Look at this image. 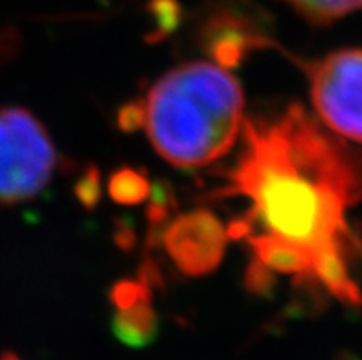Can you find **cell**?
Segmentation results:
<instances>
[{
    "instance_id": "cell-1",
    "label": "cell",
    "mask_w": 362,
    "mask_h": 360,
    "mask_svg": "<svg viewBox=\"0 0 362 360\" xmlns=\"http://www.w3.org/2000/svg\"><path fill=\"white\" fill-rule=\"evenodd\" d=\"M243 195L248 217L309 250L349 257L346 210L362 201V151L346 144L298 103L272 118L243 122V149L214 197ZM315 267V265H313Z\"/></svg>"
},
{
    "instance_id": "cell-2",
    "label": "cell",
    "mask_w": 362,
    "mask_h": 360,
    "mask_svg": "<svg viewBox=\"0 0 362 360\" xmlns=\"http://www.w3.org/2000/svg\"><path fill=\"white\" fill-rule=\"evenodd\" d=\"M243 109L241 85L225 69L202 61L182 64L149 91L147 134L156 153L175 168H202L234 147Z\"/></svg>"
},
{
    "instance_id": "cell-3",
    "label": "cell",
    "mask_w": 362,
    "mask_h": 360,
    "mask_svg": "<svg viewBox=\"0 0 362 360\" xmlns=\"http://www.w3.org/2000/svg\"><path fill=\"white\" fill-rule=\"evenodd\" d=\"M55 166L57 153L42 123L24 109H0V204L33 199Z\"/></svg>"
},
{
    "instance_id": "cell-4",
    "label": "cell",
    "mask_w": 362,
    "mask_h": 360,
    "mask_svg": "<svg viewBox=\"0 0 362 360\" xmlns=\"http://www.w3.org/2000/svg\"><path fill=\"white\" fill-rule=\"evenodd\" d=\"M311 101L329 131L362 144V50L331 52L305 66Z\"/></svg>"
},
{
    "instance_id": "cell-5",
    "label": "cell",
    "mask_w": 362,
    "mask_h": 360,
    "mask_svg": "<svg viewBox=\"0 0 362 360\" xmlns=\"http://www.w3.org/2000/svg\"><path fill=\"white\" fill-rule=\"evenodd\" d=\"M197 42L225 70L239 66L254 50L274 46L269 18L262 9L245 2L214 6L199 21Z\"/></svg>"
},
{
    "instance_id": "cell-6",
    "label": "cell",
    "mask_w": 362,
    "mask_h": 360,
    "mask_svg": "<svg viewBox=\"0 0 362 360\" xmlns=\"http://www.w3.org/2000/svg\"><path fill=\"white\" fill-rule=\"evenodd\" d=\"M226 239V228L208 210L179 215L162 232L165 252L175 267L188 276L214 272L225 255Z\"/></svg>"
},
{
    "instance_id": "cell-7",
    "label": "cell",
    "mask_w": 362,
    "mask_h": 360,
    "mask_svg": "<svg viewBox=\"0 0 362 360\" xmlns=\"http://www.w3.org/2000/svg\"><path fill=\"white\" fill-rule=\"evenodd\" d=\"M247 239L254 252V257L269 267L272 272L294 274L300 281L315 283L313 279L315 257L309 250L269 232L262 236H248Z\"/></svg>"
},
{
    "instance_id": "cell-8",
    "label": "cell",
    "mask_w": 362,
    "mask_h": 360,
    "mask_svg": "<svg viewBox=\"0 0 362 360\" xmlns=\"http://www.w3.org/2000/svg\"><path fill=\"white\" fill-rule=\"evenodd\" d=\"M110 327L118 342L142 349L158 337V316L151 307V301H140L129 309H116Z\"/></svg>"
},
{
    "instance_id": "cell-9",
    "label": "cell",
    "mask_w": 362,
    "mask_h": 360,
    "mask_svg": "<svg viewBox=\"0 0 362 360\" xmlns=\"http://www.w3.org/2000/svg\"><path fill=\"white\" fill-rule=\"evenodd\" d=\"M296 13L317 26L331 24L362 9V0H285Z\"/></svg>"
},
{
    "instance_id": "cell-10",
    "label": "cell",
    "mask_w": 362,
    "mask_h": 360,
    "mask_svg": "<svg viewBox=\"0 0 362 360\" xmlns=\"http://www.w3.org/2000/svg\"><path fill=\"white\" fill-rule=\"evenodd\" d=\"M109 195L118 204H140L151 195V184L140 169L122 168L110 177Z\"/></svg>"
},
{
    "instance_id": "cell-11",
    "label": "cell",
    "mask_w": 362,
    "mask_h": 360,
    "mask_svg": "<svg viewBox=\"0 0 362 360\" xmlns=\"http://www.w3.org/2000/svg\"><path fill=\"white\" fill-rule=\"evenodd\" d=\"M147 11L151 13L153 23H155L151 35L147 37L149 42H158L173 33L182 18V8L177 0H149Z\"/></svg>"
},
{
    "instance_id": "cell-12",
    "label": "cell",
    "mask_w": 362,
    "mask_h": 360,
    "mask_svg": "<svg viewBox=\"0 0 362 360\" xmlns=\"http://www.w3.org/2000/svg\"><path fill=\"white\" fill-rule=\"evenodd\" d=\"M110 300L116 309H129L140 301H151V289L142 279H124L118 281L110 291Z\"/></svg>"
},
{
    "instance_id": "cell-13",
    "label": "cell",
    "mask_w": 362,
    "mask_h": 360,
    "mask_svg": "<svg viewBox=\"0 0 362 360\" xmlns=\"http://www.w3.org/2000/svg\"><path fill=\"white\" fill-rule=\"evenodd\" d=\"M245 283H247L248 291L254 292V294L269 296L276 285V272H272V270L269 269V267H265L259 260L252 257V261H250L247 267Z\"/></svg>"
},
{
    "instance_id": "cell-14",
    "label": "cell",
    "mask_w": 362,
    "mask_h": 360,
    "mask_svg": "<svg viewBox=\"0 0 362 360\" xmlns=\"http://www.w3.org/2000/svg\"><path fill=\"white\" fill-rule=\"evenodd\" d=\"M76 195L85 208L88 210L96 208L101 197L100 171L96 168H88L87 173L79 178V182L76 184Z\"/></svg>"
},
{
    "instance_id": "cell-15",
    "label": "cell",
    "mask_w": 362,
    "mask_h": 360,
    "mask_svg": "<svg viewBox=\"0 0 362 360\" xmlns=\"http://www.w3.org/2000/svg\"><path fill=\"white\" fill-rule=\"evenodd\" d=\"M118 127L124 132H134L146 125V101L136 100L124 105L118 112Z\"/></svg>"
},
{
    "instance_id": "cell-16",
    "label": "cell",
    "mask_w": 362,
    "mask_h": 360,
    "mask_svg": "<svg viewBox=\"0 0 362 360\" xmlns=\"http://www.w3.org/2000/svg\"><path fill=\"white\" fill-rule=\"evenodd\" d=\"M0 360H21V359H18L15 353H4V355L0 356Z\"/></svg>"
}]
</instances>
